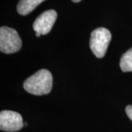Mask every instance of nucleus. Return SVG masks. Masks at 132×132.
<instances>
[{
	"label": "nucleus",
	"instance_id": "obj_1",
	"mask_svg": "<svg viewBox=\"0 0 132 132\" xmlns=\"http://www.w3.org/2000/svg\"><path fill=\"white\" fill-rule=\"evenodd\" d=\"M53 85V78L50 71L41 69L24 81V90L35 95H46L51 92Z\"/></svg>",
	"mask_w": 132,
	"mask_h": 132
},
{
	"label": "nucleus",
	"instance_id": "obj_2",
	"mask_svg": "<svg viewBox=\"0 0 132 132\" xmlns=\"http://www.w3.org/2000/svg\"><path fill=\"white\" fill-rule=\"evenodd\" d=\"M112 39L111 32L104 27L95 29L91 33L90 46L91 51L98 58L104 57L109 42Z\"/></svg>",
	"mask_w": 132,
	"mask_h": 132
},
{
	"label": "nucleus",
	"instance_id": "obj_3",
	"mask_svg": "<svg viewBox=\"0 0 132 132\" xmlns=\"http://www.w3.org/2000/svg\"><path fill=\"white\" fill-rule=\"evenodd\" d=\"M22 42L17 31L8 27L0 28V50L5 54L19 52Z\"/></svg>",
	"mask_w": 132,
	"mask_h": 132
},
{
	"label": "nucleus",
	"instance_id": "obj_4",
	"mask_svg": "<svg viewBox=\"0 0 132 132\" xmlns=\"http://www.w3.org/2000/svg\"><path fill=\"white\" fill-rule=\"evenodd\" d=\"M24 126L23 119L18 112L4 110L0 113V128L2 131L13 132L21 130Z\"/></svg>",
	"mask_w": 132,
	"mask_h": 132
},
{
	"label": "nucleus",
	"instance_id": "obj_5",
	"mask_svg": "<svg viewBox=\"0 0 132 132\" xmlns=\"http://www.w3.org/2000/svg\"><path fill=\"white\" fill-rule=\"evenodd\" d=\"M57 17V12L54 10H48L40 15L33 24L35 32L40 35H46L52 29Z\"/></svg>",
	"mask_w": 132,
	"mask_h": 132
},
{
	"label": "nucleus",
	"instance_id": "obj_6",
	"mask_svg": "<svg viewBox=\"0 0 132 132\" xmlns=\"http://www.w3.org/2000/svg\"><path fill=\"white\" fill-rule=\"evenodd\" d=\"M45 0H20L17 5V11L21 15L30 13L37 6Z\"/></svg>",
	"mask_w": 132,
	"mask_h": 132
},
{
	"label": "nucleus",
	"instance_id": "obj_7",
	"mask_svg": "<svg viewBox=\"0 0 132 132\" xmlns=\"http://www.w3.org/2000/svg\"><path fill=\"white\" fill-rule=\"evenodd\" d=\"M120 66L123 72L132 71V48L122 55L120 61Z\"/></svg>",
	"mask_w": 132,
	"mask_h": 132
},
{
	"label": "nucleus",
	"instance_id": "obj_8",
	"mask_svg": "<svg viewBox=\"0 0 132 132\" xmlns=\"http://www.w3.org/2000/svg\"><path fill=\"white\" fill-rule=\"evenodd\" d=\"M126 112L127 114L128 117L132 120V105H128L126 108Z\"/></svg>",
	"mask_w": 132,
	"mask_h": 132
},
{
	"label": "nucleus",
	"instance_id": "obj_9",
	"mask_svg": "<svg viewBox=\"0 0 132 132\" xmlns=\"http://www.w3.org/2000/svg\"><path fill=\"white\" fill-rule=\"evenodd\" d=\"M73 2H79L80 1H81V0H72Z\"/></svg>",
	"mask_w": 132,
	"mask_h": 132
}]
</instances>
